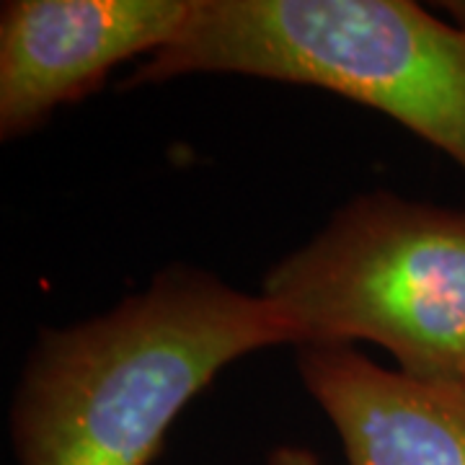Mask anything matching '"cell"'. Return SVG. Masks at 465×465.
Returning a JSON list of instances; mask_svg holds the SVG:
<instances>
[{"label":"cell","mask_w":465,"mask_h":465,"mask_svg":"<svg viewBox=\"0 0 465 465\" xmlns=\"http://www.w3.org/2000/svg\"><path fill=\"white\" fill-rule=\"evenodd\" d=\"M277 344L292 331L262 292L168 266L112 311L36 339L11 409L18 465H150L220 370Z\"/></svg>","instance_id":"cell-1"},{"label":"cell","mask_w":465,"mask_h":465,"mask_svg":"<svg viewBox=\"0 0 465 465\" xmlns=\"http://www.w3.org/2000/svg\"><path fill=\"white\" fill-rule=\"evenodd\" d=\"M183 75L316 85L393 116L465 171V26L411 0H194L124 88Z\"/></svg>","instance_id":"cell-2"},{"label":"cell","mask_w":465,"mask_h":465,"mask_svg":"<svg viewBox=\"0 0 465 465\" xmlns=\"http://www.w3.org/2000/svg\"><path fill=\"white\" fill-rule=\"evenodd\" d=\"M295 347H382L401 372L463 381L465 213L372 192L269 269Z\"/></svg>","instance_id":"cell-3"},{"label":"cell","mask_w":465,"mask_h":465,"mask_svg":"<svg viewBox=\"0 0 465 465\" xmlns=\"http://www.w3.org/2000/svg\"><path fill=\"white\" fill-rule=\"evenodd\" d=\"M194 0H8L0 11V137L16 140L183 29Z\"/></svg>","instance_id":"cell-4"},{"label":"cell","mask_w":465,"mask_h":465,"mask_svg":"<svg viewBox=\"0 0 465 465\" xmlns=\"http://www.w3.org/2000/svg\"><path fill=\"white\" fill-rule=\"evenodd\" d=\"M349 465H465V382L421 381L354 347H298Z\"/></svg>","instance_id":"cell-5"},{"label":"cell","mask_w":465,"mask_h":465,"mask_svg":"<svg viewBox=\"0 0 465 465\" xmlns=\"http://www.w3.org/2000/svg\"><path fill=\"white\" fill-rule=\"evenodd\" d=\"M262 465H323L318 460L313 450L302 448V445H280L274 448Z\"/></svg>","instance_id":"cell-6"},{"label":"cell","mask_w":465,"mask_h":465,"mask_svg":"<svg viewBox=\"0 0 465 465\" xmlns=\"http://www.w3.org/2000/svg\"><path fill=\"white\" fill-rule=\"evenodd\" d=\"M463 382H465V372H463Z\"/></svg>","instance_id":"cell-7"}]
</instances>
